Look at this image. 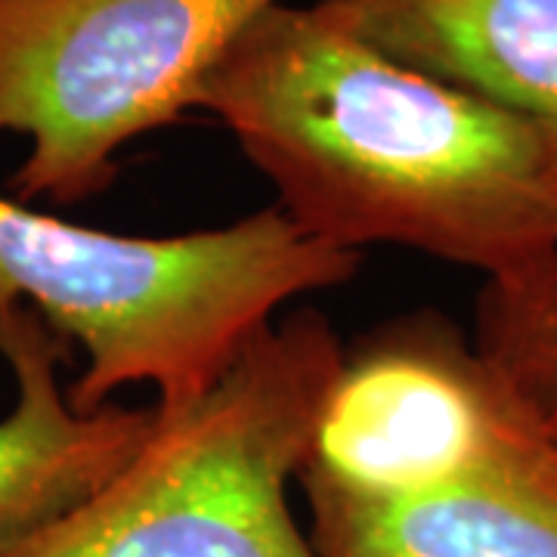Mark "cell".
<instances>
[{"instance_id":"obj_8","label":"cell","mask_w":557,"mask_h":557,"mask_svg":"<svg viewBox=\"0 0 557 557\" xmlns=\"http://www.w3.org/2000/svg\"><path fill=\"white\" fill-rule=\"evenodd\" d=\"M384 57L557 131V0H317Z\"/></svg>"},{"instance_id":"obj_9","label":"cell","mask_w":557,"mask_h":557,"mask_svg":"<svg viewBox=\"0 0 557 557\" xmlns=\"http://www.w3.org/2000/svg\"><path fill=\"white\" fill-rule=\"evenodd\" d=\"M471 338L557 449V248L483 282Z\"/></svg>"},{"instance_id":"obj_7","label":"cell","mask_w":557,"mask_h":557,"mask_svg":"<svg viewBox=\"0 0 557 557\" xmlns=\"http://www.w3.org/2000/svg\"><path fill=\"white\" fill-rule=\"evenodd\" d=\"M0 359L16 403L0 418V557L100 493L156 428V406L78 412L60 381L69 344L28 310H0Z\"/></svg>"},{"instance_id":"obj_3","label":"cell","mask_w":557,"mask_h":557,"mask_svg":"<svg viewBox=\"0 0 557 557\" xmlns=\"http://www.w3.org/2000/svg\"><path fill=\"white\" fill-rule=\"evenodd\" d=\"M341 359L325 313L276 319L205 397L156 409L149 440L100 493L7 557H319L285 486Z\"/></svg>"},{"instance_id":"obj_5","label":"cell","mask_w":557,"mask_h":557,"mask_svg":"<svg viewBox=\"0 0 557 557\" xmlns=\"http://www.w3.org/2000/svg\"><path fill=\"white\" fill-rule=\"evenodd\" d=\"M530 431L536 421L474 338L437 310H416L344 347L295 480L341 496H409Z\"/></svg>"},{"instance_id":"obj_4","label":"cell","mask_w":557,"mask_h":557,"mask_svg":"<svg viewBox=\"0 0 557 557\" xmlns=\"http://www.w3.org/2000/svg\"><path fill=\"white\" fill-rule=\"evenodd\" d=\"M288 0H0V137L28 143L13 199L75 208L131 143L199 109L242 32Z\"/></svg>"},{"instance_id":"obj_6","label":"cell","mask_w":557,"mask_h":557,"mask_svg":"<svg viewBox=\"0 0 557 557\" xmlns=\"http://www.w3.org/2000/svg\"><path fill=\"white\" fill-rule=\"evenodd\" d=\"M304 496L319 557H557V449L539 424L474 471L409 496Z\"/></svg>"},{"instance_id":"obj_2","label":"cell","mask_w":557,"mask_h":557,"mask_svg":"<svg viewBox=\"0 0 557 557\" xmlns=\"http://www.w3.org/2000/svg\"><path fill=\"white\" fill-rule=\"evenodd\" d=\"M362 255L300 233L276 205L186 236H121L0 193V310L25 304L84 369L78 412L152 387L177 412L218 384L300 295L347 285Z\"/></svg>"},{"instance_id":"obj_1","label":"cell","mask_w":557,"mask_h":557,"mask_svg":"<svg viewBox=\"0 0 557 557\" xmlns=\"http://www.w3.org/2000/svg\"><path fill=\"white\" fill-rule=\"evenodd\" d=\"M300 233L508 276L557 248V131L278 3L201 87Z\"/></svg>"}]
</instances>
